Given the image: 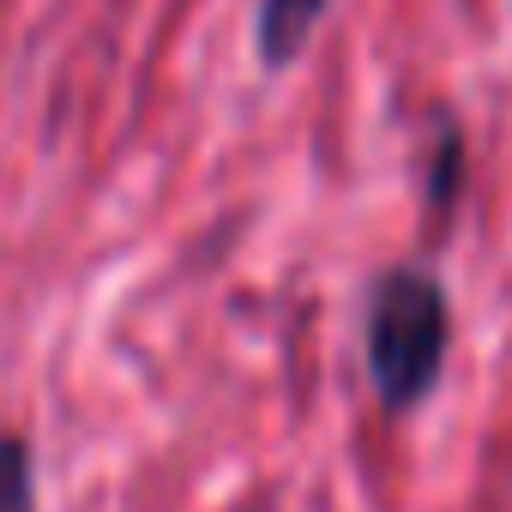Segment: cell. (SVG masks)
<instances>
[{
  "label": "cell",
  "instance_id": "6da1fadb",
  "mask_svg": "<svg viewBox=\"0 0 512 512\" xmlns=\"http://www.w3.org/2000/svg\"><path fill=\"white\" fill-rule=\"evenodd\" d=\"M452 350V308L434 272L392 266L368 284V320H362V362L374 380V398L404 416L434 398Z\"/></svg>",
  "mask_w": 512,
  "mask_h": 512
},
{
  "label": "cell",
  "instance_id": "7a4b0ae2",
  "mask_svg": "<svg viewBox=\"0 0 512 512\" xmlns=\"http://www.w3.org/2000/svg\"><path fill=\"white\" fill-rule=\"evenodd\" d=\"M326 13H332V0H260L253 7V55H260V67L266 73L296 67Z\"/></svg>",
  "mask_w": 512,
  "mask_h": 512
},
{
  "label": "cell",
  "instance_id": "3957f363",
  "mask_svg": "<svg viewBox=\"0 0 512 512\" xmlns=\"http://www.w3.org/2000/svg\"><path fill=\"white\" fill-rule=\"evenodd\" d=\"M0 512H37L31 446L19 434H0Z\"/></svg>",
  "mask_w": 512,
  "mask_h": 512
},
{
  "label": "cell",
  "instance_id": "277c9868",
  "mask_svg": "<svg viewBox=\"0 0 512 512\" xmlns=\"http://www.w3.org/2000/svg\"><path fill=\"white\" fill-rule=\"evenodd\" d=\"M458 169H464V139L446 133V139L434 145V163H428V205H434V211H446V205L458 199Z\"/></svg>",
  "mask_w": 512,
  "mask_h": 512
}]
</instances>
